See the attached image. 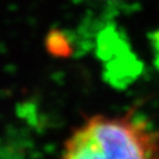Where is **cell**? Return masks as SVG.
I'll return each instance as SVG.
<instances>
[{
	"label": "cell",
	"mask_w": 159,
	"mask_h": 159,
	"mask_svg": "<svg viewBox=\"0 0 159 159\" xmlns=\"http://www.w3.org/2000/svg\"><path fill=\"white\" fill-rule=\"evenodd\" d=\"M60 159H159V130L132 110L92 115L73 129Z\"/></svg>",
	"instance_id": "obj_1"
},
{
	"label": "cell",
	"mask_w": 159,
	"mask_h": 159,
	"mask_svg": "<svg viewBox=\"0 0 159 159\" xmlns=\"http://www.w3.org/2000/svg\"><path fill=\"white\" fill-rule=\"evenodd\" d=\"M107 2H119V0H107Z\"/></svg>",
	"instance_id": "obj_2"
}]
</instances>
